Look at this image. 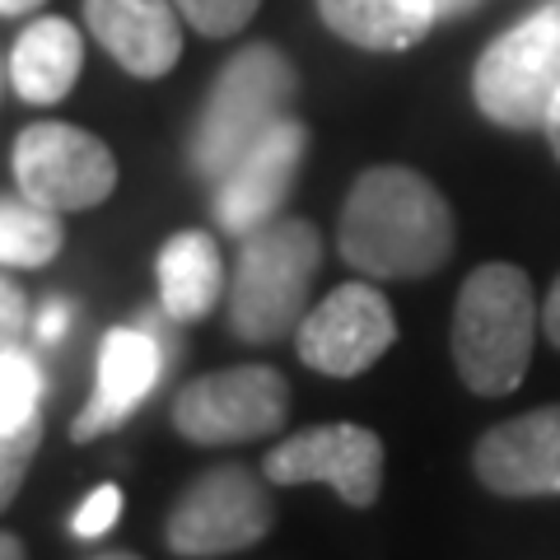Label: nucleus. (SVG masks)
I'll return each mask as SVG.
<instances>
[{"label":"nucleus","mask_w":560,"mask_h":560,"mask_svg":"<svg viewBox=\"0 0 560 560\" xmlns=\"http://www.w3.org/2000/svg\"><path fill=\"white\" fill-rule=\"evenodd\" d=\"M61 243L66 234H61L57 210L28 201L24 191L20 197H0V267H14V271L47 267L61 253Z\"/></svg>","instance_id":"18"},{"label":"nucleus","mask_w":560,"mask_h":560,"mask_svg":"<svg viewBox=\"0 0 560 560\" xmlns=\"http://www.w3.org/2000/svg\"><path fill=\"white\" fill-rule=\"evenodd\" d=\"M38 444H43V420L38 416H28L24 425H14V430H0V510L20 495L24 471L33 463V453H38Z\"/></svg>","instance_id":"20"},{"label":"nucleus","mask_w":560,"mask_h":560,"mask_svg":"<svg viewBox=\"0 0 560 560\" xmlns=\"http://www.w3.org/2000/svg\"><path fill=\"white\" fill-rule=\"evenodd\" d=\"M323 267V238L308 220H271L253 230L238 248L230 280V327L238 341L271 346L290 337L308 313L313 276Z\"/></svg>","instance_id":"3"},{"label":"nucleus","mask_w":560,"mask_h":560,"mask_svg":"<svg viewBox=\"0 0 560 560\" xmlns=\"http://www.w3.org/2000/svg\"><path fill=\"white\" fill-rule=\"evenodd\" d=\"M14 183L47 210H90L113 197L117 160L94 131L70 121H33L14 140Z\"/></svg>","instance_id":"7"},{"label":"nucleus","mask_w":560,"mask_h":560,"mask_svg":"<svg viewBox=\"0 0 560 560\" xmlns=\"http://www.w3.org/2000/svg\"><path fill=\"white\" fill-rule=\"evenodd\" d=\"M323 24L364 51H407L440 20L434 0H318Z\"/></svg>","instance_id":"17"},{"label":"nucleus","mask_w":560,"mask_h":560,"mask_svg":"<svg viewBox=\"0 0 560 560\" xmlns=\"http://www.w3.org/2000/svg\"><path fill=\"white\" fill-rule=\"evenodd\" d=\"M168 364H178L168 355V346L154 337L150 327H113L103 337V350H98V378H94V397L84 401V411L75 416V430L70 440L75 444H90L98 434L117 430L140 401H145L160 378L168 374Z\"/></svg>","instance_id":"13"},{"label":"nucleus","mask_w":560,"mask_h":560,"mask_svg":"<svg viewBox=\"0 0 560 560\" xmlns=\"http://www.w3.org/2000/svg\"><path fill=\"white\" fill-rule=\"evenodd\" d=\"M294 84H300V75H294L290 57L271 43H253L238 57H230V66L215 75V90H210L206 108L197 117V131H191V145H187L197 178L206 183L224 178L238 154L276 117H285Z\"/></svg>","instance_id":"4"},{"label":"nucleus","mask_w":560,"mask_h":560,"mask_svg":"<svg viewBox=\"0 0 560 560\" xmlns=\"http://www.w3.org/2000/svg\"><path fill=\"white\" fill-rule=\"evenodd\" d=\"M90 560H140V556H127V551H103V556H90Z\"/></svg>","instance_id":"30"},{"label":"nucleus","mask_w":560,"mask_h":560,"mask_svg":"<svg viewBox=\"0 0 560 560\" xmlns=\"http://www.w3.org/2000/svg\"><path fill=\"white\" fill-rule=\"evenodd\" d=\"M290 383L271 364H234V370L191 378L173 401V425L191 444H248L285 425Z\"/></svg>","instance_id":"8"},{"label":"nucleus","mask_w":560,"mask_h":560,"mask_svg":"<svg viewBox=\"0 0 560 560\" xmlns=\"http://www.w3.org/2000/svg\"><path fill=\"white\" fill-rule=\"evenodd\" d=\"M0 84H5V66H0Z\"/></svg>","instance_id":"31"},{"label":"nucleus","mask_w":560,"mask_h":560,"mask_svg":"<svg viewBox=\"0 0 560 560\" xmlns=\"http://www.w3.org/2000/svg\"><path fill=\"white\" fill-rule=\"evenodd\" d=\"M271 533V500L257 471L224 463L191 481L164 523L168 547L187 560L230 556L257 547Z\"/></svg>","instance_id":"6"},{"label":"nucleus","mask_w":560,"mask_h":560,"mask_svg":"<svg viewBox=\"0 0 560 560\" xmlns=\"http://www.w3.org/2000/svg\"><path fill=\"white\" fill-rule=\"evenodd\" d=\"M541 331H547V341L560 350V276H556L551 294H547V304H541Z\"/></svg>","instance_id":"25"},{"label":"nucleus","mask_w":560,"mask_h":560,"mask_svg":"<svg viewBox=\"0 0 560 560\" xmlns=\"http://www.w3.org/2000/svg\"><path fill=\"white\" fill-rule=\"evenodd\" d=\"M70 308L66 300H47L43 308H38V318H33V337H38V346H57L66 331H70Z\"/></svg>","instance_id":"23"},{"label":"nucleus","mask_w":560,"mask_h":560,"mask_svg":"<svg viewBox=\"0 0 560 560\" xmlns=\"http://www.w3.org/2000/svg\"><path fill=\"white\" fill-rule=\"evenodd\" d=\"M541 131H547L551 150H556V160H560V94L551 98V108H547V121H541Z\"/></svg>","instance_id":"26"},{"label":"nucleus","mask_w":560,"mask_h":560,"mask_svg":"<svg viewBox=\"0 0 560 560\" xmlns=\"http://www.w3.org/2000/svg\"><path fill=\"white\" fill-rule=\"evenodd\" d=\"M117 514H121V490L117 486H98V490H90V495L80 500V510L70 514V533L75 537H103L117 523Z\"/></svg>","instance_id":"22"},{"label":"nucleus","mask_w":560,"mask_h":560,"mask_svg":"<svg viewBox=\"0 0 560 560\" xmlns=\"http://www.w3.org/2000/svg\"><path fill=\"white\" fill-rule=\"evenodd\" d=\"M0 560H24V541L14 533H0Z\"/></svg>","instance_id":"27"},{"label":"nucleus","mask_w":560,"mask_h":560,"mask_svg":"<svg viewBox=\"0 0 560 560\" xmlns=\"http://www.w3.org/2000/svg\"><path fill=\"white\" fill-rule=\"evenodd\" d=\"M261 477L271 486H304L323 481L350 504L370 510L383 490V440L364 425H313L290 434L261 458Z\"/></svg>","instance_id":"10"},{"label":"nucleus","mask_w":560,"mask_h":560,"mask_svg":"<svg viewBox=\"0 0 560 560\" xmlns=\"http://www.w3.org/2000/svg\"><path fill=\"white\" fill-rule=\"evenodd\" d=\"M294 341H300V360L308 370L355 378L388 355V346L397 341V318L374 285L350 280V285L331 290L318 308L304 313V323L294 327Z\"/></svg>","instance_id":"9"},{"label":"nucleus","mask_w":560,"mask_h":560,"mask_svg":"<svg viewBox=\"0 0 560 560\" xmlns=\"http://www.w3.org/2000/svg\"><path fill=\"white\" fill-rule=\"evenodd\" d=\"M80 66H84V43H80L75 24L51 20L47 14V20H33L20 33V43H14L10 84L24 103L47 108V103H61L70 90H75Z\"/></svg>","instance_id":"15"},{"label":"nucleus","mask_w":560,"mask_h":560,"mask_svg":"<svg viewBox=\"0 0 560 560\" xmlns=\"http://www.w3.org/2000/svg\"><path fill=\"white\" fill-rule=\"evenodd\" d=\"M43 388H47L43 364L28 350L0 341V430H14L28 416H38Z\"/></svg>","instance_id":"19"},{"label":"nucleus","mask_w":560,"mask_h":560,"mask_svg":"<svg viewBox=\"0 0 560 560\" xmlns=\"http://www.w3.org/2000/svg\"><path fill=\"white\" fill-rule=\"evenodd\" d=\"M160 308L178 323H197L224 294V261L215 238L201 230L173 234L160 248Z\"/></svg>","instance_id":"16"},{"label":"nucleus","mask_w":560,"mask_h":560,"mask_svg":"<svg viewBox=\"0 0 560 560\" xmlns=\"http://www.w3.org/2000/svg\"><path fill=\"white\" fill-rule=\"evenodd\" d=\"M308 150V127L300 117H276L248 150L234 160V168L215 178V220L224 234L248 238L261 224H271L285 206L294 178H300Z\"/></svg>","instance_id":"11"},{"label":"nucleus","mask_w":560,"mask_h":560,"mask_svg":"<svg viewBox=\"0 0 560 560\" xmlns=\"http://www.w3.org/2000/svg\"><path fill=\"white\" fill-rule=\"evenodd\" d=\"M38 5H43V0H0V14H28Z\"/></svg>","instance_id":"29"},{"label":"nucleus","mask_w":560,"mask_h":560,"mask_svg":"<svg viewBox=\"0 0 560 560\" xmlns=\"http://www.w3.org/2000/svg\"><path fill=\"white\" fill-rule=\"evenodd\" d=\"M453 210L416 168H364L341 210V257L370 280H420L453 257Z\"/></svg>","instance_id":"1"},{"label":"nucleus","mask_w":560,"mask_h":560,"mask_svg":"<svg viewBox=\"0 0 560 560\" xmlns=\"http://www.w3.org/2000/svg\"><path fill=\"white\" fill-rule=\"evenodd\" d=\"M471 467H477L481 486L495 490V495H560V401L486 430L477 453H471Z\"/></svg>","instance_id":"12"},{"label":"nucleus","mask_w":560,"mask_h":560,"mask_svg":"<svg viewBox=\"0 0 560 560\" xmlns=\"http://www.w3.org/2000/svg\"><path fill=\"white\" fill-rule=\"evenodd\" d=\"M84 24L136 80H160L183 57V10L173 0H84Z\"/></svg>","instance_id":"14"},{"label":"nucleus","mask_w":560,"mask_h":560,"mask_svg":"<svg viewBox=\"0 0 560 560\" xmlns=\"http://www.w3.org/2000/svg\"><path fill=\"white\" fill-rule=\"evenodd\" d=\"M477 0H434V10H440V20H453V14H463V10H471Z\"/></svg>","instance_id":"28"},{"label":"nucleus","mask_w":560,"mask_h":560,"mask_svg":"<svg viewBox=\"0 0 560 560\" xmlns=\"http://www.w3.org/2000/svg\"><path fill=\"white\" fill-rule=\"evenodd\" d=\"M24 323H28V304H24L20 285H10V280L0 276V341L20 337Z\"/></svg>","instance_id":"24"},{"label":"nucleus","mask_w":560,"mask_h":560,"mask_svg":"<svg viewBox=\"0 0 560 560\" xmlns=\"http://www.w3.org/2000/svg\"><path fill=\"white\" fill-rule=\"evenodd\" d=\"M173 5L183 10V20L206 33V38H234L257 14L261 0H173Z\"/></svg>","instance_id":"21"},{"label":"nucleus","mask_w":560,"mask_h":560,"mask_svg":"<svg viewBox=\"0 0 560 560\" xmlns=\"http://www.w3.org/2000/svg\"><path fill=\"white\" fill-rule=\"evenodd\" d=\"M541 327V308L533 280L510 261L477 267L453 304V364L458 378L477 397L514 393L533 360V341Z\"/></svg>","instance_id":"2"},{"label":"nucleus","mask_w":560,"mask_h":560,"mask_svg":"<svg viewBox=\"0 0 560 560\" xmlns=\"http://www.w3.org/2000/svg\"><path fill=\"white\" fill-rule=\"evenodd\" d=\"M560 94V0L504 28L471 70V98L504 131H537Z\"/></svg>","instance_id":"5"}]
</instances>
